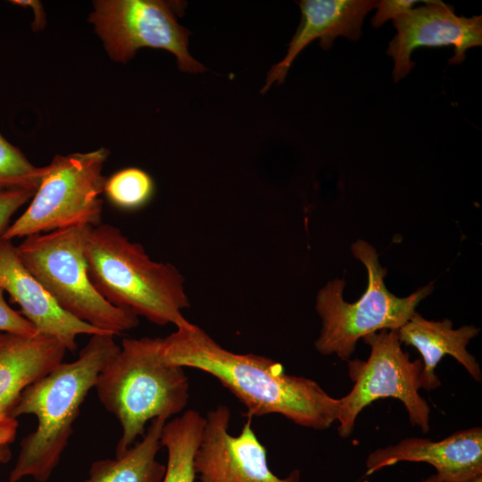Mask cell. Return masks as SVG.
<instances>
[{"label":"cell","instance_id":"obj_16","mask_svg":"<svg viewBox=\"0 0 482 482\" xmlns=\"http://www.w3.org/2000/svg\"><path fill=\"white\" fill-rule=\"evenodd\" d=\"M397 333L402 344L415 347L421 355L422 389L430 391L441 386L436 369L445 355L454 358L474 380L481 381L479 363L467 350L470 341L479 334L477 327L464 325L453 328L448 319L429 320L415 312Z\"/></svg>","mask_w":482,"mask_h":482},{"label":"cell","instance_id":"obj_21","mask_svg":"<svg viewBox=\"0 0 482 482\" xmlns=\"http://www.w3.org/2000/svg\"><path fill=\"white\" fill-rule=\"evenodd\" d=\"M35 192L23 188H0V241L13 214L33 197Z\"/></svg>","mask_w":482,"mask_h":482},{"label":"cell","instance_id":"obj_9","mask_svg":"<svg viewBox=\"0 0 482 482\" xmlns=\"http://www.w3.org/2000/svg\"><path fill=\"white\" fill-rule=\"evenodd\" d=\"M88 21L115 62H127L143 47L164 49L179 68L191 73L205 68L188 52L190 31L179 24L175 4L162 0H97Z\"/></svg>","mask_w":482,"mask_h":482},{"label":"cell","instance_id":"obj_20","mask_svg":"<svg viewBox=\"0 0 482 482\" xmlns=\"http://www.w3.org/2000/svg\"><path fill=\"white\" fill-rule=\"evenodd\" d=\"M44 173L45 167L33 165L0 133V188L37 191Z\"/></svg>","mask_w":482,"mask_h":482},{"label":"cell","instance_id":"obj_8","mask_svg":"<svg viewBox=\"0 0 482 482\" xmlns=\"http://www.w3.org/2000/svg\"><path fill=\"white\" fill-rule=\"evenodd\" d=\"M362 340L370 346V353L366 361H347L348 376L353 386L340 398L338 435L343 438L350 436L361 411L383 398L402 402L411 424L423 433L428 432L430 407L420 394L421 360L410 359L395 329H382L365 336Z\"/></svg>","mask_w":482,"mask_h":482},{"label":"cell","instance_id":"obj_23","mask_svg":"<svg viewBox=\"0 0 482 482\" xmlns=\"http://www.w3.org/2000/svg\"><path fill=\"white\" fill-rule=\"evenodd\" d=\"M420 1L415 0H382L378 3V10L372 18L371 23L374 28L381 27L390 19L407 12L412 6Z\"/></svg>","mask_w":482,"mask_h":482},{"label":"cell","instance_id":"obj_2","mask_svg":"<svg viewBox=\"0 0 482 482\" xmlns=\"http://www.w3.org/2000/svg\"><path fill=\"white\" fill-rule=\"evenodd\" d=\"M120 348L114 336L93 335L75 361L61 362L21 392L10 416L32 414L37 426L21 439L9 482L25 477L38 482L49 479L72 435L85 398Z\"/></svg>","mask_w":482,"mask_h":482},{"label":"cell","instance_id":"obj_28","mask_svg":"<svg viewBox=\"0 0 482 482\" xmlns=\"http://www.w3.org/2000/svg\"><path fill=\"white\" fill-rule=\"evenodd\" d=\"M464 482H482V474L477 475Z\"/></svg>","mask_w":482,"mask_h":482},{"label":"cell","instance_id":"obj_3","mask_svg":"<svg viewBox=\"0 0 482 482\" xmlns=\"http://www.w3.org/2000/svg\"><path fill=\"white\" fill-rule=\"evenodd\" d=\"M85 257L91 284L111 304L160 326L190 322L182 314L189 307L183 275L169 262L153 261L117 227H91Z\"/></svg>","mask_w":482,"mask_h":482},{"label":"cell","instance_id":"obj_15","mask_svg":"<svg viewBox=\"0 0 482 482\" xmlns=\"http://www.w3.org/2000/svg\"><path fill=\"white\" fill-rule=\"evenodd\" d=\"M66 351L57 339L40 332L0 333V419L10 416L28 386L62 362Z\"/></svg>","mask_w":482,"mask_h":482},{"label":"cell","instance_id":"obj_12","mask_svg":"<svg viewBox=\"0 0 482 482\" xmlns=\"http://www.w3.org/2000/svg\"><path fill=\"white\" fill-rule=\"evenodd\" d=\"M402 461L430 464L444 482H464L482 474V428L462 429L438 441L407 437L378 448L366 459V475Z\"/></svg>","mask_w":482,"mask_h":482},{"label":"cell","instance_id":"obj_1","mask_svg":"<svg viewBox=\"0 0 482 482\" xmlns=\"http://www.w3.org/2000/svg\"><path fill=\"white\" fill-rule=\"evenodd\" d=\"M165 362L209 373L245 407V416L279 414L296 425L324 430L337 420L340 398L313 379L287 374L268 357L223 348L200 327L189 322L157 337Z\"/></svg>","mask_w":482,"mask_h":482},{"label":"cell","instance_id":"obj_24","mask_svg":"<svg viewBox=\"0 0 482 482\" xmlns=\"http://www.w3.org/2000/svg\"><path fill=\"white\" fill-rule=\"evenodd\" d=\"M18 425L16 419L10 416L0 419V445L12 443L17 434Z\"/></svg>","mask_w":482,"mask_h":482},{"label":"cell","instance_id":"obj_11","mask_svg":"<svg viewBox=\"0 0 482 482\" xmlns=\"http://www.w3.org/2000/svg\"><path fill=\"white\" fill-rule=\"evenodd\" d=\"M393 19L397 30L386 52L393 58V79L396 83L406 77L415 62L412 52L419 47L453 46L449 64H460L469 48L482 46V16H457L452 5L441 1H426Z\"/></svg>","mask_w":482,"mask_h":482},{"label":"cell","instance_id":"obj_6","mask_svg":"<svg viewBox=\"0 0 482 482\" xmlns=\"http://www.w3.org/2000/svg\"><path fill=\"white\" fill-rule=\"evenodd\" d=\"M91 227L79 226L26 237L16 252L26 269L57 304L73 317L119 336L139 324L129 309L108 303L91 284L85 242Z\"/></svg>","mask_w":482,"mask_h":482},{"label":"cell","instance_id":"obj_17","mask_svg":"<svg viewBox=\"0 0 482 482\" xmlns=\"http://www.w3.org/2000/svg\"><path fill=\"white\" fill-rule=\"evenodd\" d=\"M166 421L164 417L154 419L142 440L122 455L94 461L88 478L83 482H162L166 465L159 462L156 455Z\"/></svg>","mask_w":482,"mask_h":482},{"label":"cell","instance_id":"obj_7","mask_svg":"<svg viewBox=\"0 0 482 482\" xmlns=\"http://www.w3.org/2000/svg\"><path fill=\"white\" fill-rule=\"evenodd\" d=\"M109 155L101 147L88 153L56 154L25 212L5 231L3 239L26 237L73 227L101 223L106 179L102 170Z\"/></svg>","mask_w":482,"mask_h":482},{"label":"cell","instance_id":"obj_13","mask_svg":"<svg viewBox=\"0 0 482 482\" xmlns=\"http://www.w3.org/2000/svg\"><path fill=\"white\" fill-rule=\"evenodd\" d=\"M0 287L38 332L54 337L68 351L77 349L79 335L110 334L63 311L26 269L12 241L4 239L0 241Z\"/></svg>","mask_w":482,"mask_h":482},{"label":"cell","instance_id":"obj_14","mask_svg":"<svg viewBox=\"0 0 482 482\" xmlns=\"http://www.w3.org/2000/svg\"><path fill=\"white\" fill-rule=\"evenodd\" d=\"M302 19L282 61L270 70L262 93L274 82H284L287 71L300 52L316 38L320 46L328 50L335 38L343 36L357 41L366 14L378 6L374 0H302L297 2Z\"/></svg>","mask_w":482,"mask_h":482},{"label":"cell","instance_id":"obj_25","mask_svg":"<svg viewBox=\"0 0 482 482\" xmlns=\"http://www.w3.org/2000/svg\"><path fill=\"white\" fill-rule=\"evenodd\" d=\"M11 3L17 5L29 6L33 9L35 12V20L31 26L34 31L41 29L45 27L46 14L40 2L31 0H13L11 1Z\"/></svg>","mask_w":482,"mask_h":482},{"label":"cell","instance_id":"obj_26","mask_svg":"<svg viewBox=\"0 0 482 482\" xmlns=\"http://www.w3.org/2000/svg\"><path fill=\"white\" fill-rule=\"evenodd\" d=\"M12 457V452L9 448V445H0V463H6Z\"/></svg>","mask_w":482,"mask_h":482},{"label":"cell","instance_id":"obj_19","mask_svg":"<svg viewBox=\"0 0 482 482\" xmlns=\"http://www.w3.org/2000/svg\"><path fill=\"white\" fill-rule=\"evenodd\" d=\"M152 177L138 168H126L106 179L104 192L116 206L133 210L145 204L153 196Z\"/></svg>","mask_w":482,"mask_h":482},{"label":"cell","instance_id":"obj_22","mask_svg":"<svg viewBox=\"0 0 482 482\" xmlns=\"http://www.w3.org/2000/svg\"><path fill=\"white\" fill-rule=\"evenodd\" d=\"M0 331L30 336L38 331L20 312L10 307L0 287Z\"/></svg>","mask_w":482,"mask_h":482},{"label":"cell","instance_id":"obj_18","mask_svg":"<svg viewBox=\"0 0 482 482\" xmlns=\"http://www.w3.org/2000/svg\"><path fill=\"white\" fill-rule=\"evenodd\" d=\"M204 425V417L188 410L166 421L161 435V447L167 451L162 482H195L194 460Z\"/></svg>","mask_w":482,"mask_h":482},{"label":"cell","instance_id":"obj_10","mask_svg":"<svg viewBox=\"0 0 482 482\" xmlns=\"http://www.w3.org/2000/svg\"><path fill=\"white\" fill-rule=\"evenodd\" d=\"M230 411L220 404L208 411L194 466L200 482H300L299 470L279 478L270 469L267 451L252 428L251 419L237 436L229 429Z\"/></svg>","mask_w":482,"mask_h":482},{"label":"cell","instance_id":"obj_27","mask_svg":"<svg viewBox=\"0 0 482 482\" xmlns=\"http://www.w3.org/2000/svg\"><path fill=\"white\" fill-rule=\"evenodd\" d=\"M419 482H444L436 474L431 475Z\"/></svg>","mask_w":482,"mask_h":482},{"label":"cell","instance_id":"obj_4","mask_svg":"<svg viewBox=\"0 0 482 482\" xmlns=\"http://www.w3.org/2000/svg\"><path fill=\"white\" fill-rule=\"evenodd\" d=\"M95 388L102 405L121 427L115 457L145 435L148 421L180 413L189 397L185 368L161 359L157 337L123 339L98 375Z\"/></svg>","mask_w":482,"mask_h":482},{"label":"cell","instance_id":"obj_5","mask_svg":"<svg viewBox=\"0 0 482 482\" xmlns=\"http://www.w3.org/2000/svg\"><path fill=\"white\" fill-rule=\"evenodd\" d=\"M351 251L367 270V289L355 303H347L343 298L345 280L336 278L318 292L315 304L321 321L315 348L322 355H336L342 361L350 359L357 342L365 336L399 329L434 288L429 283L408 296H396L385 285L386 270L379 263L376 249L358 239Z\"/></svg>","mask_w":482,"mask_h":482}]
</instances>
